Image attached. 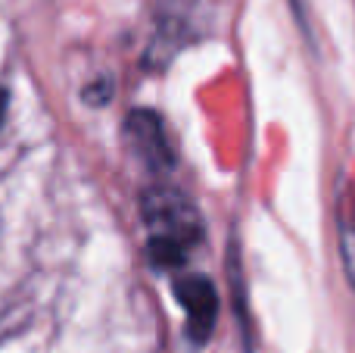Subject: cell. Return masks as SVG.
Returning a JSON list of instances; mask_svg holds the SVG:
<instances>
[{
    "mask_svg": "<svg viewBox=\"0 0 355 353\" xmlns=\"http://www.w3.org/2000/svg\"><path fill=\"white\" fill-rule=\"evenodd\" d=\"M141 216L147 225L150 256L159 269H178L190 260L193 247L202 238V222L196 206L178 188L156 185L144 191Z\"/></svg>",
    "mask_w": 355,
    "mask_h": 353,
    "instance_id": "obj_1",
    "label": "cell"
},
{
    "mask_svg": "<svg viewBox=\"0 0 355 353\" xmlns=\"http://www.w3.org/2000/svg\"><path fill=\"white\" fill-rule=\"evenodd\" d=\"M125 138H128V147L137 160L144 163L153 172H166L172 166V150L166 144V131L156 113L150 110H137L125 119Z\"/></svg>",
    "mask_w": 355,
    "mask_h": 353,
    "instance_id": "obj_2",
    "label": "cell"
},
{
    "mask_svg": "<svg viewBox=\"0 0 355 353\" xmlns=\"http://www.w3.org/2000/svg\"><path fill=\"white\" fill-rule=\"evenodd\" d=\"M175 294L187 313V335L193 338V344H206V338L215 329V313H218L212 281L202 275H187L175 281Z\"/></svg>",
    "mask_w": 355,
    "mask_h": 353,
    "instance_id": "obj_3",
    "label": "cell"
},
{
    "mask_svg": "<svg viewBox=\"0 0 355 353\" xmlns=\"http://www.w3.org/2000/svg\"><path fill=\"white\" fill-rule=\"evenodd\" d=\"M340 256H343V269L355 291V204L346 200L340 206Z\"/></svg>",
    "mask_w": 355,
    "mask_h": 353,
    "instance_id": "obj_4",
    "label": "cell"
},
{
    "mask_svg": "<svg viewBox=\"0 0 355 353\" xmlns=\"http://www.w3.org/2000/svg\"><path fill=\"white\" fill-rule=\"evenodd\" d=\"M3 113H6V91H0V119H3Z\"/></svg>",
    "mask_w": 355,
    "mask_h": 353,
    "instance_id": "obj_5",
    "label": "cell"
}]
</instances>
